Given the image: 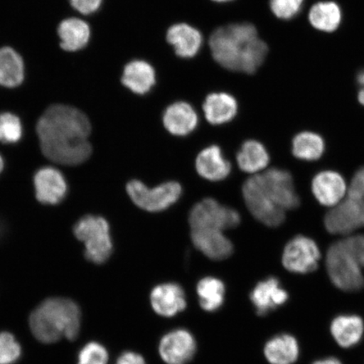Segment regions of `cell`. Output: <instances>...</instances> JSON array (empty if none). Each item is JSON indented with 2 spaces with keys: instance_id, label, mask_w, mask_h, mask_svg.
Returning a JSON list of instances; mask_svg holds the SVG:
<instances>
[{
  "instance_id": "1",
  "label": "cell",
  "mask_w": 364,
  "mask_h": 364,
  "mask_svg": "<svg viewBox=\"0 0 364 364\" xmlns=\"http://www.w3.org/2000/svg\"><path fill=\"white\" fill-rule=\"evenodd\" d=\"M90 121L83 112L65 105H54L41 117L36 132L46 157L65 166L87 161L92 148L88 138Z\"/></svg>"
},
{
  "instance_id": "2",
  "label": "cell",
  "mask_w": 364,
  "mask_h": 364,
  "mask_svg": "<svg viewBox=\"0 0 364 364\" xmlns=\"http://www.w3.org/2000/svg\"><path fill=\"white\" fill-rule=\"evenodd\" d=\"M213 59L228 70L252 75L265 61L267 45L250 23H234L213 31L209 41Z\"/></svg>"
},
{
  "instance_id": "3",
  "label": "cell",
  "mask_w": 364,
  "mask_h": 364,
  "mask_svg": "<svg viewBox=\"0 0 364 364\" xmlns=\"http://www.w3.org/2000/svg\"><path fill=\"white\" fill-rule=\"evenodd\" d=\"M29 323L31 332L41 343L51 344L63 338L74 341L80 331L81 311L71 299H48L31 313Z\"/></svg>"
},
{
  "instance_id": "4",
  "label": "cell",
  "mask_w": 364,
  "mask_h": 364,
  "mask_svg": "<svg viewBox=\"0 0 364 364\" xmlns=\"http://www.w3.org/2000/svg\"><path fill=\"white\" fill-rule=\"evenodd\" d=\"M326 268L336 287L346 292H357L364 287L362 267L344 239L331 245L326 254Z\"/></svg>"
},
{
  "instance_id": "5",
  "label": "cell",
  "mask_w": 364,
  "mask_h": 364,
  "mask_svg": "<svg viewBox=\"0 0 364 364\" xmlns=\"http://www.w3.org/2000/svg\"><path fill=\"white\" fill-rule=\"evenodd\" d=\"M75 235L85 244V256L95 264H103L113 250L110 227L104 218L87 215L77 222Z\"/></svg>"
},
{
  "instance_id": "6",
  "label": "cell",
  "mask_w": 364,
  "mask_h": 364,
  "mask_svg": "<svg viewBox=\"0 0 364 364\" xmlns=\"http://www.w3.org/2000/svg\"><path fill=\"white\" fill-rule=\"evenodd\" d=\"M132 201L145 211L157 213L166 210L178 201L181 186L176 181H167L156 188H149L142 181L134 180L127 185Z\"/></svg>"
},
{
  "instance_id": "7",
  "label": "cell",
  "mask_w": 364,
  "mask_h": 364,
  "mask_svg": "<svg viewBox=\"0 0 364 364\" xmlns=\"http://www.w3.org/2000/svg\"><path fill=\"white\" fill-rule=\"evenodd\" d=\"M240 223L239 213L224 206L215 199L205 198L192 208L189 224L194 229H215L224 231L234 229Z\"/></svg>"
},
{
  "instance_id": "8",
  "label": "cell",
  "mask_w": 364,
  "mask_h": 364,
  "mask_svg": "<svg viewBox=\"0 0 364 364\" xmlns=\"http://www.w3.org/2000/svg\"><path fill=\"white\" fill-rule=\"evenodd\" d=\"M242 191L249 211L258 221L268 227H277L283 224L286 212L268 197L259 174L250 177L245 182Z\"/></svg>"
},
{
  "instance_id": "9",
  "label": "cell",
  "mask_w": 364,
  "mask_h": 364,
  "mask_svg": "<svg viewBox=\"0 0 364 364\" xmlns=\"http://www.w3.org/2000/svg\"><path fill=\"white\" fill-rule=\"evenodd\" d=\"M320 259V249L315 241L306 236L298 235L286 245L283 265L291 272L306 274L316 269Z\"/></svg>"
},
{
  "instance_id": "10",
  "label": "cell",
  "mask_w": 364,
  "mask_h": 364,
  "mask_svg": "<svg viewBox=\"0 0 364 364\" xmlns=\"http://www.w3.org/2000/svg\"><path fill=\"white\" fill-rule=\"evenodd\" d=\"M259 176L264 190L277 206L285 212L299 208L300 199L295 192L293 176L289 171L272 168Z\"/></svg>"
},
{
  "instance_id": "11",
  "label": "cell",
  "mask_w": 364,
  "mask_h": 364,
  "mask_svg": "<svg viewBox=\"0 0 364 364\" xmlns=\"http://www.w3.org/2000/svg\"><path fill=\"white\" fill-rule=\"evenodd\" d=\"M325 226L331 234L344 235L364 227V200H343L327 213Z\"/></svg>"
},
{
  "instance_id": "12",
  "label": "cell",
  "mask_w": 364,
  "mask_h": 364,
  "mask_svg": "<svg viewBox=\"0 0 364 364\" xmlns=\"http://www.w3.org/2000/svg\"><path fill=\"white\" fill-rule=\"evenodd\" d=\"M197 343L189 331L178 329L163 336L159 352L167 364H186L194 357Z\"/></svg>"
},
{
  "instance_id": "13",
  "label": "cell",
  "mask_w": 364,
  "mask_h": 364,
  "mask_svg": "<svg viewBox=\"0 0 364 364\" xmlns=\"http://www.w3.org/2000/svg\"><path fill=\"white\" fill-rule=\"evenodd\" d=\"M36 197L40 203L55 205L67 193V183L62 173L53 167H44L35 176Z\"/></svg>"
},
{
  "instance_id": "14",
  "label": "cell",
  "mask_w": 364,
  "mask_h": 364,
  "mask_svg": "<svg viewBox=\"0 0 364 364\" xmlns=\"http://www.w3.org/2000/svg\"><path fill=\"white\" fill-rule=\"evenodd\" d=\"M192 240L195 247L212 260H225L234 252L233 244L222 230L194 229L192 230Z\"/></svg>"
},
{
  "instance_id": "15",
  "label": "cell",
  "mask_w": 364,
  "mask_h": 364,
  "mask_svg": "<svg viewBox=\"0 0 364 364\" xmlns=\"http://www.w3.org/2000/svg\"><path fill=\"white\" fill-rule=\"evenodd\" d=\"M312 192L318 203L333 208L343 201L348 188L343 177L338 172L326 171L313 179Z\"/></svg>"
},
{
  "instance_id": "16",
  "label": "cell",
  "mask_w": 364,
  "mask_h": 364,
  "mask_svg": "<svg viewBox=\"0 0 364 364\" xmlns=\"http://www.w3.org/2000/svg\"><path fill=\"white\" fill-rule=\"evenodd\" d=\"M150 301L154 311L165 317L175 316L186 307L184 290L177 284L156 286L150 295Z\"/></svg>"
},
{
  "instance_id": "17",
  "label": "cell",
  "mask_w": 364,
  "mask_h": 364,
  "mask_svg": "<svg viewBox=\"0 0 364 364\" xmlns=\"http://www.w3.org/2000/svg\"><path fill=\"white\" fill-rule=\"evenodd\" d=\"M288 299V293L281 288L279 281L275 277L261 282L250 294V300L258 315L262 316L283 306Z\"/></svg>"
},
{
  "instance_id": "18",
  "label": "cell",
  "mask_w": 364,
  "mask_h": 364,
  "mask_svg": "<svg viewBox=\"0 0 364 364\" xmlns=\"http://www.w3.org/2000/svg\"><path fill=\"white\" fill-rule=\"evenodd\" d=\"M163 124L170 134L183 136L197 129L198 117L193 107L184 102H175L166 108Z\"/></svg>"
},
{
  "instance_id": "19",
  "label": "cell",
  "mask_w": 364,
  "mask_h": 364,
  "mask_svg": "<svg viewBox=\"0 0 364 364\" xmlns=\"http://www.w3.org/2000/svg\"><path fill=\"white\" fill-rule=\"evenodd\" d=\"M196 169L204 179L220 181L230 174L231 165L225 158L221 149L212 145L200 152L196 159Z\"/></svg>"
},
{
  "instance_id": "20",
  "label": "cell",
  "mask_w": 364,
  "mask_h": 364,
  "mask_svg": "<svg viewBox=\"0 0 364 364\" xmlns=\"http://www.w3.org/2000/svg\"><path fill=\"white\" fill-rule=\"evenodd\" d=\"M175 52L181 58H190L197 55L202 47L203 38L199 31L185 23L170 27L166 35Z\"/></svg>"
},
{
  "instance_id": "21",
  "label": "cell",
  "mask_w": 364,
  "mask_h": 364,
  "mask_svg": "<svg viewBox=\"0 0 364 364\" xmlns=\"http://www.w3.org/2000/svg\"><path fill=\"white\" fill-rule=\"evenodd\" d=\"M122 82L134 93L145 95L156 85V71L147 62L134 60L125 66Z\"/></svg>"
},
{
  "instance_id": "22",
  "label": "cell",
  "mask_w": 364,
  "mask_h": 364,
  "mask_svg": "<svg viewBox=\"0 0 364 364\" xmlns=\"http://www.w3.org/2000/svg\"><path fill=\"white\" fill-rule=\"evenodd\" d=\"M206 119L213 125H222L233 120L238 111L237 102L231 95L213 93L203 103Z\"/></svg>"
},
{
  "instance_id": "23",
  "label": "cell",
  "mask_w": 364,
  "mask_h": 364,
  "mask_svg": "<svg viewBox=\"0 0 364 364\" xmlns=\"http://www.w3.org/2000/svg\"><path fill=\"white\" fill-rule=\"evenodd\" d=\"M61 48L65 51L75 52L88 44L90 30L87 23L77 18H70L60 23L58 30Z\"/></svg>"
},
{
  "instance_id": "24",
  "label": "cell",
  "mask_w": 364,
  "mask_h": 364,
  "mask_svg": "<svg viewBox=\"0 0 364 364\" xmlns=\"http://www.w3.org/2000/svg\"><path fill=\"white\" fill-rule=\"evenodd\" d=\"M364 331L363 321L358 316H341L331 323V331L336 343L343 348H351L360 341Z\"/></svg>"
},
{
  "instance_id": "25",
  "label": "cell",
  "mask_w": 364,
  "mask_h": 364,
  "mask_svg": "<svg viewBox=\"0 0 364 364\" xmlns=\"http://www.w3.org/2000/svg\"><path fill=\"white\" fill-rule=\"evenodd\" d=\"M299 344L294 336L283 334L272 338L264 353L271 364H293L299 357Z\"/></svg>"
},
{
  "instance_id": "26",
  "label": "cell",
  "mask_w": 364,
  "mask_h": 364,
  "mask_svg": "<svg viewBox=\"0 0 364 364\" xmlns=\"http://www.w3.org/2000/svg\"><path fill=\"white\" fill-rule=\"evenodd\" d=\"M24 63L15 50L0 48V85L7 88L19 86L24 80Z\"/></svg>"
},
{
  "instance_id": "27",
  "label": "cell",
  "mask_w": 364,
  "mask_h": 364,
  "mask_svg": "<svg viewBox=\"0 0 364 364\" xmlns=\"http://www.w3.org/2000/svg\"><path fill=\"white\" fill-rule=\"evenodd\" d=\"M269 161L266 148L256 140L245 141L237 154L240 170L252 174L265 169Z\"/></svg>"
},
{
  "instance_id": "28",
  "label": "cell",
  "mask_w": 364,
  "mask_h": 364,
  "mask_svg": "<svg viewBox=\"0 0 364 364\" xmlns=\"http://www.w3.org/2000/svg\"><path fill=\"white\" fill-rule=\"evenodd\" d=\"M309 21L314 28L325 33H332L341 24V9L335 2H318L309 11Z\"/></svg>"
},
{
  "instance_id": "29",
  "label": "cell",
  "mask_w": 364,
  "mask_h": 364,
  "mask_svg": "<svg viewBox=\"0 0 364 364\" xmlns=\"http://www.w3.org/2000/svg\"><path fill=\"white\" fill-rule=\"evenodd\" d=\"M197 292L200 306L205 311H216L224 304L225 287L216 277H204L198 284Z\"/></svg>"
},
{
  "instance_id": "30",
  "label": "cell",
  "mask_w": 364,
  "mask_h": 364,
  "mask_svg": "<svg viewBox=\"0 0 364 364\" xmlns=\"http://www.w3.org/2000/svg\"><path fill=\"white\" fill-rule=\"evenodd\" d=\"M292 151L301 161H315L324 154L325 142L320 135L304 132L294 136Z\"/></svg>"
},
{
  "instance_id": "31",
  "label": "cell",
  "mask_w": 364,
  "mask_h": 364,
  "mask_svg": "<svg viewBox=\"0 0 364 364\" xmlns=\"http://www.w3.org/2000/svg\"><path fill=\"white\" fill-rule=\"evenodd\" d=\"M22 136V126L19 117L11 113L0 114V142L15 144Z\"/></svg>"
},
{
  "instance_id": "32",
  "label": "cell",
  "mask_w": 364,
  "mask_h": 364,
  "mask_svg": "<svg viewBox=\"0 0 364 364\" xmlns=\"http://www.w3.org/2000/svg\"><path fill=\"white\" fill-rule=\"evenodd\" d=\"M21 347L10 332H0V364H15L21 357Z\"/></svg>"
},
{
  "instance_id": "33",
  "label": "cell",
  "mask_w": 364,
  "mask_h": 364,
  "mask_svg": "<svg viewBox=\"0 0 364 364\" xmlns=\"http://www.w3.org/2000/svg\"><path fill=\"white\" fill-rule=\"evenodd\" d=\"M108 353L102 344L87 343L80 350L77 364H107Z\"/></svg>"
},
{
  "instance_id": "34",
  "label": "cell",
  "mask_w": 364,
  "mask_h": 364,
  "mask_svg": "<svg viewBox=\"0 0 364 364\" xmlns=\"http://www.w3.org/2000/svg\"><path fill=\"white\" fill-rule=\"evenodd\" d=\"M304 0H270V7L274 16L282 20H291L298 15Z\"/></svg>"
},
{
  "instance_id": "35",
  "label": "cell",
  "mask_w": 364,
  "mask_h": 364,
  "mask_svg": "<svg viewBox=\"0 0 364 364\" xmlns=\"http://www.w3.org/2000/svg\"><path fill=\"white\" fill-rule=\"evenodd\" d=\"M344 240L359 265L364 267V235L349 236Z\"/></svg>"
},
{
  "instance_id": "36",
  "label": "cell",
  "mask_w": 364,
  "mask_h": 364,
  "mask_svg": "<svg viewBox=\"0 0 364 364\" xmlns=\"http://www.w3.org/2000/svg\"><path fill=\"white\" fill-rule=\"evenodd\" d=\"M347 193L349 198L364 200V167L355 173Z\"/></svg>"
},
{
  "instance_id": "37",
  "label": "cell",
  "mask_w": 364,
  "mask_h": 364,
  "mask_svg": "<svg viewBox=\"0 0 364 364\" xmlns=\"http://www.w3.org/2000/svg\"><path fill=\"white\" fill-rule=\"evenodd\" d=\"M102 0H70L72 6L83 15L97 12L102 6Z\"/></svg>"
},
{
  "instance_id": "38",
  "label": "cell",
  "mask_w": 364,
  "mask_h": 364,
  "mask_svg": "<svg viewBox=\"0 0 364 364\" xmlns=\"http://www.w3.org/2000/svg\"><path fill=\"white\" fill-rule=\"evenodd\" d=\"M116 364H146L141 355L133 353L126 352L122 353L117 359Z\"/></svg>"
},
{
  "instance_id": "39",
  "label": "cell",
  "mask_w": 364,
  "mask_h": 364,
  "mask_svg": "<svg viewBox=\"0 0 364 364\" xmlns=\"http://www.w3.org/2000/svg\"><path fill=\"white\" fill-rule=\"evenodd\" d=\"M358 84L359 86L358 101L364 106V70L359 73L358 75Z\"/></svg>"
},
{
  "instance_id": "40",
  "label": "cell",
  "mask_w": 364,
  "mask_h": 364,
  "mask_svg": "<svg viewBox=\"0 0 364 364\" xmlns=\"http://www.w3.org/2000/svg\"><path fill=\"white\" fill-rule=\"evenodd\" d=\"M314 364H341L338 359L334 358H329L323 359V360L317 361Z\"/></svg>"
},
{
  "instance_id": "41",
  "label": "cell",
  "mask_w": 364,
  "mask_h": 364,
  "mask_svg": "<svg viewBox=\"0 0 364 364\" xmlns=\"http://www.w3.org/2000/svg\"><path fill=\"white\" fill-rule=\"evenodd\" d=\"M4 168V161L1 156H0V172L3 171Z\"/></svg>"
},
{
  "instance_id": "42",
  "label": "cell",
  "mask_w": 364,
  "mask_h": 364,
  "mask_svg": "<svg viewBox=\"0 0 364 364\" xmlns=\"http://www.w3.org/2000/svg\"><path fill=\"white\" fill-rule=\"evenodd\" d=\"M213 1L218 2V3H225V2L232 1V0H213Z\"/></svg>"
}]
</instances>
